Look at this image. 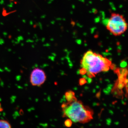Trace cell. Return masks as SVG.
Here are the masks:
<instances>
[{
	"instance_id": "cell-3",
	"label": "cell",
	"mask_w": 128,
	"mask_h": 128,
	"mask_svg": "<svg viewBox=\"0 0 128 128\" xmlns=\"http://www.w3.org/2000/svg\"><path fill=\"white\" fill-rule=\"evenodd\" d=\"M106 28L113 35L118 36L122 35L127 31L128 24L123 16L112 12L106 25Z\"/></svg>"
},
{
	"instance_id": "cell-7",
	"label": "cell",
	"mask_w": 128,
	"mask_h": 128,
	"mask_svg": "<svg viewBox=\"0 0 128 128\" xmlns=\"http://www.w3.org/2000/svg\"><path fill=\"white\" fill-rule=\"evenodd\" d=\"M72 122L70 119L67 120L65 122V124L66 127H70L71 126Z\"/></svg>"
},
{
	"instance_id": "cell-5",
	"label": "cell",
	"mask_w": 128,
	"mask_h": 128,
	"mask_svg": "<svg viewBox=\"0 0 128 128\" xmlns=\"http://www.w3.org/2000/svg\"><path fill=\"white\" fill-rule=\"evenodd\" d=\"M65 98L68 102H70L76 99L75 97L74 94L73 92L72 91L66 92L65 94Z\"/></svg>"
},
{
	"instance_id": "cell-2",
	"label": "cell",
	"mask_w": 128,
	"mask_h": 128,
	"mask_svg": "<svg viewBox=\"0 0 128 128\" xmlns=\"http://www.w3.org/2000/svg\"><path fill=\"white\" fill-rule=\"evenodd\" d=\"M64 104L62 108L64 115L74 122L86 123L92 118L91 110L86 108L76 99Z\"/></svg>"
},
{
	"instance_id": "cell-1",
	"label": "cell",
	"mask_w": 128,
	"mask_h": 128,
	"mask_svg": "<svg viewBox=\"0 0 128 128\" xmlns=\"http://www.w3.org/2000/svg\"><path fill=\"white\" fill-rule=\"evenodd\" d=\"M111 63L106 58L91 50L85 53L81 62L82 68L90 78L102 72L108 71Z\"/></svg>"
},
{
	"instance_id": "cell-6",
	"label": "cell",
	"mask_w": 128,
	"mask_h": 128,
	"mask_svg": "<svg viewBox=\"0 0 128 128\" xmlns=\"http://www.w3.org/2000/svg\"><path fill=\"white\" fill-rule=\"evenodd\" d=\"M10 123L4 120H0V128H11Z\"/></svg>"
},
{
	"instance_id": "cell-13",
	"label": "cell",
	"mask_w": 128,
	"mask_h": 128,
	"mask_svg": "<svg viewBox=\"0 0 128 128\" xmlns=\"http://www.w3.org/2000/svg\"><path fill=\"white\" fill-rule=\"evenodd\" d=\"M1 101V99L0 98V101Z\"/></svg>"
},
{
	"instance_id": "cell-9",
	"label": "cell",
	"mask_w": 128,
	"mask_h": 128,
	"mask_svg": "<svg viewBox=\"0 0 128 128\" xmlns=\"http://www.w3.org/2000/svg\"><path fill=\"white\" fill-rule=\"evenodd\" d=\"M80 73L81 74H86V70L82 68L80 70Z\"/></svg>"
},
{
	"instance_id": "cell-10",
	"label": "cell",
	"mask_w": 128,
	"mask_h": 128,
	"mask_svg": "<svg viewBox=\"0 0 128 128\" xmlns=\"http://www.w3.org/2000/svg\"><path fill=\"white\" fill-rule=\"evenodd\" d=\"M3 109L2 106L0 102V112H2L3 111Z\"/></svg>"
},
{
	"instance_id": "cell-8",
	"label": "cell",
	"mask_w": 128,
	"mask_h": 128,
	"mask_svg": "<svg viewBox=\"0 0 128 128\" xmlns=\"http://www.w3.org/2000/svg\"><path fill=\"white\" fill-rule=\"evenodd\" d=\"M86 82V79H84V78H82L80 80V83L81 85L84 84Z\"/></svg>"
},
{
	"instance_id": "cell-14",
	"label": "cell",
	"mask_w": 128,
	"mask_h": 128,
	"mask_svg": "<svg viewBox=\"0 0 128 128\" xmlns=\"http://www.w3.org/2000/svg\"></svg>"
},
{
	"instance_id": "cell-12",
	"label": "cell",
	"mask_w": 128,
	"mask_h": 128,
	"mask_svg": "<svg viewBox=\"0 0 128 128\" xmlns=\"http://www.w3.org/2000/svg\"><path fill=\"white\" fill-rule=\"evenodd\" d=\"M9 0L10 1L12 2L14 0Z\"/></svg>"
},
{
	"instance_id": "cell-4",
	"label": "cell",
	"mask_w": 128,
	"mask_h": 128,
	"mask_svg": "<svg viewBox=\"0 0 128 128\" xmlns=\"http://www.w3.org/2000/svg\"><path fill=\"white\" fill-rule=\"evenodd\" d=\"M46 79L44 71L41 69L36 68L30 75V82L33 86H40L45 82Z\"/></svg>"
},
{
	"instance_id": "cell-11",
	"label": "cell",
	"mask_w": 128,
	"mask_h": 128,
	"mask_svg": "<svg viewBox=\"0 0 128 128\" xmlns=\"http://www.w3.org/2000/svg\"><path fill=\"white\" fill-rule=\"evenodd\" d=\"M20 78L21 77L20 76H18L16 77V80H20Z\"/></svg>"
}]
</instances>
